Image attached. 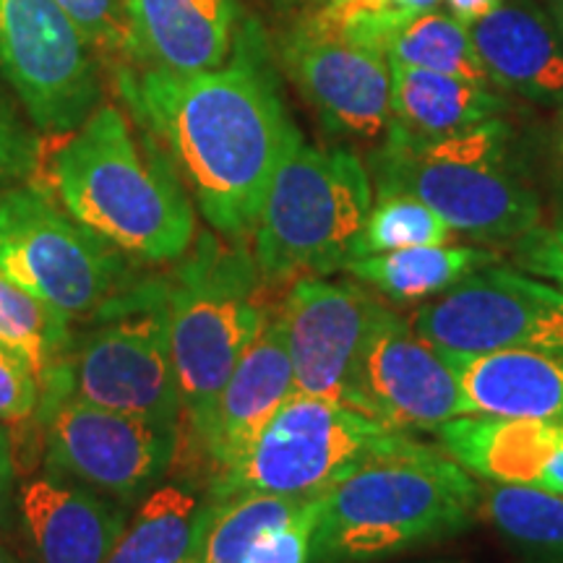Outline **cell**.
Masks as SVG:
<instances>
[{
  "label": "cell",
  "mask_w": 563,
  "mask_h": 563,
  "mask_svg": "<svg viewBox=\"0 0 563 563\" xmlns=\"http://www.w3.org/2000/svg\"><path fill=\"white\" fill-rule=\"evenodd\" d=\"M133 118L165 144L211 230L245 241L256 230L274 173L298 141L256 24L232 37L230 63L175 74L123 70Z\"/></svg>",
  "instance_id": "obj_1"
},
{
  "label": "cell",
  "mask_w": 563,
  "mask_h": 563,
  "mask_svg": "<svg viewBox=\"0 0 563 563\" xmlns=\"http://www.w3.org/2000/svg\"><path fill=\"white\" fill-rule=\"evenodd\" d=\"M51 178L63 207L133 262L175 264L196 241V214L159 141L100 104L55 152Z\"/></svg>",
  "instance_id": "obj_2"
},
{
  "label": "cell",
  "mask_w": 563,
  "mask_h": 563,
  "mask_svg": "<svg viewBox=\"0 0 563 563\" xmlns=\"http://www.w3.org/2000/svg\"><path fill=\"white\" fill-rule=\"evenodd\" d=\"M481 481L407 435L316 496L311 563H382L475 525Z\"/></svg>",
  "instance_id": "obj_3"
},
{
  "label": "cell",
  "mask_w": 563,
  "mask_h": 563,
  "mask_svg": "<svg viewBox=\"0 0 563 563\" xmlns=\"http://www.w3.org/2000/svg\"><path fill=\"white\" fill-rule=\"evenodd\" d=\"M371 173L376 196H412L481 243L522 241L543 217L501 118L443 139H412L389 125L371 154Z\"/></svg>",
  "instance_id": "obj_4"
},
{
  "label": "cell",
  "mask_w": 563,
  "mask_h": 563,
  "mask_svg": "<svg viewBox=\"0 0 563 563\" xmlns=\"http://www.w3.org/2000/svg\"><path fill=\"white\" fill-rule=\"evenodd\" d=\"M170 347L180 407L194 443L207 431L217 397L272 308L245 241L196 232L191 251L167 272Z\"/></svg>",
  "instance_id": "obj_5"
},
{
  "label": "cell",
  "mask_w": 563,
  "mask_h": 563,
  "mask_svg": "<svg viewBox=\"0 0 563 563\" xmlns=\"http://www.w3.org/2000/svg\"><path fill=\"white\" fill-rule=\"evenodd\" d=\"M373 207V180L350 150L298 141L274 173L253 230L264 285L342 272Z\"/></svg>",
  "instance_id": "obj_6"
},
{
  "label": "cell",
  "mask_w": 563,
  "mask_h": 563,
  "mask_svg": "<svg viewBox=\"0 0 563 563\" xmlns=\"http://www.w3.org/2000/svg\"><path fill=\"white\" fill-rule=\"evenodd\" d=\"M42 397H76L104 410L180 426L165 277H136L84 321L60 378Z\"/></svg>",
  "instance_id": "obj_7"
},
{
  "label": "cell",
  "mask_w": 563,
  "mask_h": 563,
  "mask_svg": "<svg viewBox=\"0 0 563 563\" xmlns=\"http://www.w3.org/2000/svg\"><path fill=\"white\" fill-rule=\"evenodd\" d=\"M407 435L350 405L292 394L258 439L235 462L211 475L207 498L241 493L321 496L373 454L397 446Z\"/></svg>",
  "instance_id": "obj_8"
},
{
  "label": "cell",
  "mask_w": 563,
  "mask_h": 563,
  "mask_svg": "<svg viewBox=\"0 0 563 563\" xmlns=\"http://www.w3.org/2000/svg\"><path fill=\"white\" fill-rule=\"evenodd\" d=\"M0 269L74 323L87 321L139 277L123 251L37 186L0 191Z\"/></svg>",
  "instance_id": "obj_9"
},
{
  "label": "cell",
  "mask_w": 563,
  "mask_h": 563,
  "mask_svg": "<svg viewBox=\"0 0 563 563\" xmlns=\"http://www.w3.org/2000/svg\"><path fill=\"white\" fill-rule=\"evenodd\" d=\"M45 431V470L136 506L170 473L180 446V426L152 422L58 397L40 402Z\"/></svg>",
  "instance_id": "obj_10"
},
{
  "label": "cell",
  "mask_w": 563,
  "mask_h": 563,
  "mask_svg": "<svg viewBox=\"0 0 563 563\" xmlns=\"http://www.w3.org/2000/svg\"><path fill=\"white\" fill-rule=\"evenodd\" d=\"M410 321L446 355L563 352L561 287L498 262L420 302Z\"/></svg>",
  "instance_id": "obj_11"
},
{
  "label": "cell",
  "mask_w": 563,
  "mask_h": 563,
  "mask_svg": "<svg viewBox=\"0 0 563 563\" xmlns=\"http://www.w3.org/2000/svg\"><path fill=\"white\" fill-rule=\"evenodd\" d=\"M89 47L55 0H0V74L40 131L74 133L100 108Z\"/></svg>",
  "instance_id": "obj_12"
},
{
  "label": "cell",
  "mask_w": 563,
  "mask_h": 563,
  "mask_svg": "<svg viewBox=\"0 0 563 563\" xmlns=\"http://www.w3.org/2000/svg\"><path fill=\"white\" fill-rule=\"evenodd\" d=\"M347 405L399 433H439L473 412L452 361L386 302L373 316Z\"/></svg>",
  "instance_id": "obj_13"
},
{
  "label": "cell",
  "mask_w": 563,
  "mask_h": 563,
  "mask_svg": "<svg viewBox=\"0 0 563 563\" xmlns=\"http://www.w3.org/2000/svg\"><path fill=\"white\" fill-rule=\"evenodd\" d=\"M279 58L327 133L382 144L391 125V66L386 55L323 30L311 19L282 40Z\"/></svg>",
  "instance_id": "obj_14"
},
{
  "label": "cell",
  "mask_w": 563,
  "mask_h": 563,
  "mask_svg": "<svg viewBox=\"0 0 563 563\" xmlns=\"http://www.w3.org/2000/svg\"><path fill=\"white\" fill-rule=\"evenodd\" d=\"M382 300L357 279L300 277L279 306L295 394L347 405L352 373Z\"/></svg>",
  "instance_id": "obj_15"
},
{
  "label": "cell",
  "mask_w": 563,
  "mask_h": 563,
  "mask_svg": "<svg viewBox=\"0 0 563 563\" xmlns=\"http://www.w3.org/2000/svg\"><path fill=\"white\" fill-rule=\"evenodd\" d=\"M129 519L125 504L47 470L19 483L16 534L26 563H108Z\"/></svg>",
  "instance_id": "obj_16"
},
{
  "label": "cell",
  "mask_w": 563,
  "mask_h": 563,
  "mask_svg": "<svg viewBox=\"0 0 563 563\" xmlns=\"http://www.w3.org/2000/svg\"><path fill=\"white\" fill-rule=\"evenodd\" d=\"M292 394L295 376L285 329L279 313H272L232 368L228 384L217 397L207 431L196 443L203 460L211 464V475L235 462Z\"/></svg>",
  "instance_id": "obj_17"
},
{
  "label": "cell",
  "mask_w": 563,
  "mask_h": 563,
  "mask_svg": "<svg viewBox=\"0 0 563 563\" xmlns=\"http://www.w3.org/2000/svg\"><path fill=\"white\" fill-rule=\"evenodd\" d=\"M470 34L493 87L553 108L563 100V40L534 0H504Z\"/></svg>",
  "instance_id": "obj_18"
},
{
  "label": "cell",
  "mask_w": 563,
  "mask_h": 563,
  "mask_svg": "<svg viewBox=\"0 0 563 563\" xmlns=\"http://www.w3.org/2000/svg\"><path fill=\"white\" fill-rule=\"evenodd\" d=\"M125 51L175 74L220 68L232 53V0H123Z\"/></svg>",
  "instance_id": "obj_19"
},
{
  "label": "cell",
  "mask_w": 563,
  "mask_h": 563,
  "mask_svg": "<svg viewBox=\"0 0 563 563\" xmlns=\"http://www.w3.org/2000/svg\"><path fill=\"white\" fill-rule=\"evenodd\" d=\"M441 449L483 483L540 485L563 449L561 422L470 412L443 422Z\"/></svg>",
  "instance_id": "obj_20"
},
{
  "label": "cell",
  "mask_w": 563,
  "mask_h": 563,
  "mask_svg": "<svg viewBox=\"0 0 563 563\" xmlns=\"http://www.w3.org/2000/svg\"><path fill=\"white\" fill-rule=\"evenodd\" d=\"M446 357L460 376L473 412L563 426V352L517 350Z\"/></svg>",
  "instance_id": "obj_21"
},
{
  "label": "cell",
  "mask_w": 563,
  "mask_h": 563,
  "mask_svg": "<svg viewBox=\"0 0 563 563\" xmlns=\"http://www.w3.org/2000/svg\"><path fill=\"white\" fill-rule=\"evenodd\" d=\"M501 89L435 70L391 66V129L412 139H443L501 118Z\"/></svg>",
  "instance_id": "obj_22"
},
{
  "label": "cell",
  "mask_w": 563,
  "mask_h": 563,
  "mask_svg": "<svg viewBox=\"0 0 563 563\" xmlns=\"http://www.w3.org/2000/svg\"><path fill=\"white\" fill-rule=\"evenodd\" d=\"M490 264H496V253L488 249L435 243L352 258L342 272L389 302H426Z\"/></svg>",
  "instance_id": "obj_23"
},
{
  "label": "cell",
  "mask_w": 563,
  "mask_h": 563,
  "mask_svg": "<svg viewBox=\"0 0 563 563\" xmlns=\"http://www.w3.org/2000/svg\"><path fill=\"white\" fill-rule=\"evenodd\" d=\"M201 504L188 483H162L136 506L108 563H188Z\"/></svg>",
  "instance_id": "obj_24"
},
{
  "label": "cell",
  "mask_w": 563,
  "mask_h": 563,
  "mask_svg": "<svg viewBox=\"0 0 563 563\" xmlns=\"http://www.w3.org/2000/svg\"><path fill=\"white\" fill-rule=\"evenodd\" d=\"M477 517L530 563H563V496L538 485H481Z\"/></svg>",
  "instance_id": "obj_25"
},
{
  "label": "cell",
  "mask_w": 563,
  "mask_h": 563,
  "mask_svg": "<svg viewBox=\"0 0 563 563\" xmlns=\"http://www.w3.org/2000/svg\"><path fill=\"white\" fill-rule=\"evenodd\" d=\"M74 321L0 269V342L26 357L42 391L53 386L74 350Z\"/></svg>",
  "instance_id": "obj_26"
},
{
  "label": "cell",
  "mask_w": 563,
  "mask_h": 563,
  "mask_svg": "<svg viewBox=\"0 0 563 563\" xmlns=\"http://www.w3.org/2000/svg\"><path fill=\"white\" fill-rule=\"evenodd\" d=\"M306 501L308 498H285L272 493H241L230 498L203 496L188 563H243L258 534L285 525Z\"/></svg>",
  "instance_id": "obj_27"
},
{
  "label": "cell",
  "mask_w": 563,
  "mask_h": 563,
  "mask_svg": "<svg viewBox=\"0 0 563 563\" xmlns=\"http://www.w3.org/2000/svg\"><path fill=\"white\" fill-rule=\"evenodd\" d=\"M386 58L389 66L435 70V74L460 76L493 87L475 51L470 26L456 21L449 11L412 13L394 34Z\"/></svg>",
  "instance_id": "obj_28"
},
{
  "label": "cell",
  "mask_w": 563,
  "mask_h": 563,
  "mask_svg": "<svg viewBox=\"0 0 563 563\" xmlns=\"http://www.w3.org/2000/svg\"><path fill=\"white\" fill-rule=\"evenodd\" d=\"M452 238L454 230L431 207L412 196L386 194L376 196V203L371 207L368 220L352 249V258L415 249V245L452 243Z\"/></svg>",
  "instance_id": "obj_29"
},
{
  "label": "cell",
  "mask_w": 563,
  "mask_h": 563,
  "mask_svg": "<svg viewBox=\"0 0 563 563\" xmlns=\"http://www.w3.org/2000/svg\"><path fill=\"white\" fill-rule=\"evenodd\" d=\"M316 522V496L285 525L272 527L253 540L243 563H311V538Z\"/></svg>",
  "instance_id": "obj_30"
},
{
  "label": "cell",
  "mask_w": 563,
  "mask_h": 563,
  "mask_svg": "<svg viewBox=\"0 0 563 563\" xmlns=\"http://www.w3.org/2000/svg\"><path fill=\"white\" fill-rule=\"evenodd\" d=\"M42 384L24 355L0 342V422H19L37 415Z\"/></svg>",
  "instance_id": "obj_31"
},
{
  "label": "cell",
  "mask_w": 563,
  "mask_h": 563,
  "mask_svg": "<svg viewBox=\"0 0 563 563\" xmlns=\"http://www.w3.org/2000/svg\"><path fill=\"white\" fill-rule=\"evenodd\" d=\"M74 19L91 47H125V16L121 0H55Z\"/></svg>",
  "instance_id": "obj_32"
},
{
  "label": "cell",
  "mask_w": 563,
  "mask_h": 563,
  "mask_svg": "<svg viewBox=\"0 0 563 563\" xmlns=\"http://www.w3.org/2000/svg\"><path fill=\"white\" fill-rule=\"evenodd\" d=\"M517 262L527 274L540 277L563 290V222L534 228L517 241Z\"/></svg>",
  "instance_id": "obj_33"
},
{
  "label": "cell",
  "mask_w": 563,
  "mask_h": 563,
  "mask_svg": "<svg viewBox=\"0 0 563 563\" xmlns=\"http://www.w3.org/2000/svg\"><path fill=\"white\" fill-rule=\"evenodd\" d=\"M37 144L9 110L0 108V191L19 186L32 173Z\"/></svg>",
  "instance_id": "obj_34"
},
{
  "label": "cell",
  "mask_w": 563,
  "mask_h": 563,
  "mask_svg": "<svg viewBox=\"0 0 563 563\" xmlns=\"http://www.w3.org/2000/svg\"><path fill=\"white\" fill-rule=\"evenodd\" d=\"M16 496L19 473L11 443L0 446V538L16 532Z\"/></svg>",
  "instance_id": "obj_35"
},
{
  "label": "cell",
  "mask_w": 563,
  "mask_h": 563,
  "mask_svg": "<svg viewBox=\"0 0 563 563\" xmlns=\"http://www.w3.org/2000/svg\"><path fill=\"white\" fill-rule=\"evenodd\" d=\"M449 5V13L456 21H462L464 26H473L475 21H481L485 13H490L496 5H501L504 0H443Z\"/></svg>",
  "instance_id": "obj_36"
},
{
  "label": "cell",
  "mask_w": 563,
  "mask_h": 563,
  "mask_svg": "<svg viewBox=\"0 0 563 563\" xmlns=\"http://www.w3.org/2000/svg\"><path fill=\"white\" fill-rule=\"evenodd\" d=\"M538 488L553 490V493H563V449L555 452V456L551 460V464L545 467L543 481H540Z\"/></svg>",
  "instance_id": "obj_37"
},
{
  "label": "cell",
  "mask_w": 563,
  "mask_h": 563,
  "mask_svg": "<svg viewBox=\"0 0 563 563\" xmlns=\"http://www.w3.org/2000/svg\"><path fill=\"white\" fill-rule=\"evenodd\" d=\"M553 157L563 175V100L555 104V121H553Z\"/></svg>",
  "instance_id": "obj_38"
},
{
  "label": "cell",
  "mask_w": 563,
  "mask_h": 563,
  "mask_svg": "<svg viewBox=\"0 0 563 563\" xmlns=\"http://www.w3.org/2000/svg\"><path fill=\"white\" fill-rule=\"evenodd\" d=\"M394 9L407 11V13H428V11H439V5L443 0H389Z\"/></svg>",
  "instance_id": "obj_39"
},
{
  "label": "cell",
  "mask_w": 563,
  "mask_h": 563,
  "mask_svg": "<svg viewBox=\"0 0 563 563\" xmlns=\"http://www.w3.org/2000/svg\"><path fill=\"white\" fill-rule=\"evenodd\" d=\"M548 16L553 19L555 30H559L563 40V0H548Z\"/></svg>",
  "instance_id": "obj_40"
},
{
  "label": "cell",
  "mask_w": 563,
  "mask_h": 563,
  "mask_svg": "<svg viewBox=\"0 0 563 563\" xmlns=\"http://www.w3.org/2000/svg\"><path fill=\"white\" fill-rule=\"evenodd\" d=\"M0 563H26L24 555L16 553L5 538H0Z\"/></svg>",
  "instance_id": "obj_41"
},
{
  "label": "cell",
  "mask_w": 563,
  "mask_h": 563,
  "mask_svg": "<svg viewBox=\"0 0 563 563\" xmlns=\"http://www.w3.org/2000/svg\"><path fill=\"white\" fill-rule=\"evenodd\" d=\"M5 443H11V431L5 422H0V446H5Z\"/></svg>",
  "instance_id": "obj_42"
},
{
  "label": "cell",
  "mask_w": 563,
  "mask_h": 563,
  "mask_svg": "<svg viewBox=\"0 0 563 563\" xmlns=\"http://www.w3.org/2000/svg\"><path fill=\"white\" fill-rule=\"evenodd\" d=\"M363 3H373V5H382V3H389V0H363Z\"/></svg>",
  "instance_id": "obj_43"
},
{
  "label": "cell",
  "mask_w": 563,
  "mask_h": 563,
  "mask_svg": "<svg viewBox=\"0 0 563 563\" xmlns=\"http://www.w3.org/2000/svg\"><path fill=\"white\" fill-rule=\"evenodd\" d=\"M561 496H563V493H561Z\"/></svg>",
  "instance_id": "obj_44"
}]
</instances>
